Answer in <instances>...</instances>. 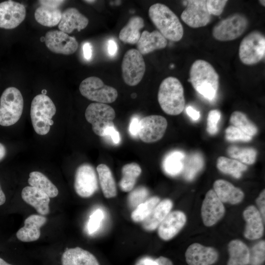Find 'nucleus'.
<instances>
[{"instance_id":"1","label":"nucleus","mask_w":265,"mask_h":265,"mask_svg":"<svg viewBox=\"0 0 265 265\" xmlns=\"http://www.w3.org/2000/svg\"><path fill=\"white\" fill-rule=\"evenodd\" d=\"M198 93L209 100L216 95L219 84V75L208 62L195 60L191 65L188 80Z\"/></svg>"},{"instance_id":"2","label":"nucleus","mask_w":265,"mask_h":265,"mask_svg":"<svg viewBox=\"0 0 265 265\" xmlns=\"http://www.w3.org/2000/svg\"><path fill=\"white\" fill-rule=\"evenodd\" d=\"M148 14L158 30L166 39L177 42L182 38L183 26L177 15L168 6L155 3L150 7Z\"/></svg>"},{"instance_id":"3","label":"nucleus","mask_w":265,"mask_h":265,"mask_svg":"<svg viewBox=\"0 0 265 265\" xmlns=\"http://www.w3.org/2000/svg\"><path fill=\"white\" fill-rule=\"evenodd\" d=\"M158 102L166 114L177 115L184 110L185 104L184 90L180 80L169 77L161 82L158 94Z\"/></svg>"},{"instance_id":"4","label":"nucleus","mask_w":265,"mask_h":265,"mask_svg":"<svg viewBox=\"0 0 265 265\" xmlns=\"http://www.w3.org/2000/svg\"><path fill=\"white\" fill-rule=\"evenodd\" d=\"M56 111L54 103L47 95L39 94L33 98L30 114L33 128L37 134L43 135L49 132Z\"/></svg>"},{"instance_id":"5","label":"nucleus","mask_w":265,"mask_h":265,"mask_svg":"<svg viewBox=\"0 0 265 265\" xmlns=\"http://www.w3.org/2000/svg\"><path fill=\"white\" fill-rule=\"evenodd\" d=\"M23 108L20 91L14 87L5 89L0 98V125L7 127L15 124L21 118Z\"/></svg>"},{"instance_id":"6","label":"nucleus","mask_w":265,"mask_h":265,"mask_svg":"<svg viewBox=\"0 0 265 265\" xmlns=\"http://www.w3.org/2000/svg\"><path fill=\"white\" fill-rule=\"evenodd\" d=\"M265 37L258 30H254L246 35L241 40L238 49L240 61L244 64H257L265 57Z\"/></svg>"},{"instance_id":"7","label":"nucleus","mask_w":265,"mask_h":265,"mask_svg":"<svg viewBox=\"0 0 265 265\" xmlns=\"http://www.w3.org/2000/svg\"><path fill=\"white\" fill-rule=\"evenodd\" d=\"M248 25V19L244 14L234 13L217 23L212 28V35L219 41L233 40L243 33Z\"/></svg>"},{"instance_id":"8","label":"nucleus","mask_w":265,"mask_h":265,"mask_svg":"<svg viewBox=\"0 0 265 265\" xmlns=\"http://www.w3.org/2000/svg\"><path fill=\"white\" fill-rule=\"evenodd\" d=\"M79 90L82 96L96 103H112L118 96L115 88L106 85L101 79L94 76L83 80L80 85Z\"/></svg>"},{"instance_id":"9","label":"nucleus","mask_w":265,"mask_h":265,"mask_svg":"<svg viewBox=\"0 0 265 265\" xmlns=\"http://www.w3.org/2000/svg\"><path fill=\"white\" fill-rule=\"evenodd\" d=\"M85 117L92 125V130L97 135L104 136L105 130L114 125L113 120L115 112L110 106L103 103H93L88 105L85 112Z\"/></svg>"},{"instance_id":"10","label":"nucleus","mask_w":265,"mask_h":265,"mask_svg":"<svg viewBox=\"0 0 265 265\" xmlns=\"http://www.w3.org/2000/svg\"><path fill=\"white\" fill-rule=\"evenodd\" d=\"M122 77L129 86L138 84L145 71V63L142 55L136 50L130 49L125 53L121 64Z\"/></svg>"},{"instance_id":"11","label":"nucleus","mask_w":265,"mask_h":265,"mask_svg":"<svg viewBox=\"0 0 265 265\" xmlns=\"http://www.w3.org/2000/svg\"><path fill=\"white\" fill-rule=\"evenodd\" d=\"M98 187V180L94 167L88 163L80 165L75 175L74 188L82 198L92 196Z\"/></svg>"},{"instance_id":"12","label":"nucleus","mask_w":265,"mask_h":265,"mask_svg":"<svg viewBox=\"0 0 265 265\" xmlns=\"http://www.w3.org/2000/svg\"><path fill=\"white\" fill-rule=\"evenodd\" d=\"M167 127V122L164 117L147 116L140 120L138 135L143 142H155L163 137Z\"/></svg>"},{"instance_id":"13","label":"nucleus","mask_w":265,"mask_h":265,"mask_svg":"<svg viewBox=\"0 0 265 265\" xmlns=\"http://www.w3.org/2000/svg\"><path fill=\"white\" fill-rule=\"evenodd\" d=\"M186 9L181 14L182 21L189 26L198 28L207 25L211 20L206 6L207 0H189L185 1Z\"/></svg>"},{"instance_id":"14","label":"nucleus","mask_w":265,"mask_h":265,"mask_svg":"<svg viewBox=\"0 0 265 265\" xmlns=\"http://www.w3.org/2000/svg\"><path fill=\"white\" fill-rule=\"evenodd\" d=\"M44 38L47 47L56 53L71 54L78 48V42L74 37L60 30L49 31L46 33Z\"/></svg>"},{"instance_id":"15","label":"nucleus","mask_w":265,"mask_h":265,"mask_svg":"<svg viewBox=\"0 0 265 265\" xmlns=\"http://www.w3.org/2000/svg\"><path fill=\"white\" fill-rule=\"evenodd\" d=\"M204 224L207 227L216 224L224 216L225 208L223 203L212 189L206 194L201 209Z\"/></svg>"},{"instance_id":"16","label":"nucleus","mask_w":265,"mask_h":265,"mask_svg":"<svg viewBox=\"0 0 265 265\" xmlns=\"http://www.w3.org/2000/svg\"><path fill=\"white\" fill-rule=\"evenodd\" d=\"M26 16V8L22 3L10 0L0 3V28H14L22 23Z\"/></svg>"},{"instance_id":"17","label":"nucleus","mask_w":265,"mask_h":265,"mask_svg":"<svg viewBox=\"0 0 265 265\" xmlns=\"http://www.w3.org/2000/svg\"><path fill=\"white\" fill-rule=\"evenodd\" d=\"M218 256L215 248L199 243L190 245L185 252L186 261L188 265H212L217 261Z\"/></svg>"},{"instance_id":"18","label":"nucleus","mask_w":265,"mask_h":265,"mask_svg":"<svg viewBox=\"0 0 265 265\" xmlns=\"http://www.w3.org/2000/svg\"><path fill=\"white\" fill-rule=\"evenodd\" d=\"M186 221V215L183 212H170L158 228L159 237L165 241L172 239L182 230Z\"/></svg>"},{"instance_id":"19","label":"nucleus","mask_w":265,"mask_h":265,"mask_svg":"<svg viewBox=\"0 0 265 265\" xmlns=\"http://www.w3.org/2000/svg\"><path fill=\"white\" fill-rule=\"evenodd\" d=\"M243 217L246 222L244 236L247 239L255 240L263 235V219L258 209L253 205L246 207L243 212Z\"/></svg>"},{"instance_id":"20","label":"nucleus","mask_w":265,"mask_h":265,"mask_svg":"<svg viewBox=\"0 0 265 265\" xmlns=\"http://www.w3.org/2000/svg\"><path fill=\"white\" fill-rule=\"evenodd\" d=\"M47 222V218L42 215L32 214L24 221V226L16 233L18 239L23 242H31L39 239L40 228Z\"/></svg>"},{"instance_id":"21","label":"nucleus","mask_w":265,"mask_h":265,"mask_svg":"<svg viewBox=\"0 0 265 265\" xmlns=\"http://www.w3.org/2000/svg\"><path fill=\"white\" fill-rule=\"evenodd\" d=\"M23 200L33 207L42 215L50 212L49 196L43 191L31 186L25 187L21 192Z\"/></svg>"},{"instance_id":"22","label":"nucleus","mask_w":265,"mask_h":265,"mask_svg":"<svg viewBox=\"0 0 265 265\" xmlns=\"http://www.w3.org/2000/svg\"><path fill=\"white\" fill-rule=\"evenodd\" d=\"M89 23L88 19L74 7L65 10L58 24V28L66 33H70L75 29L79 31L85 28Z\"/></svg>"},{"instance_id":"23","label":"nucleus","mask_w":265,"mask_h":265,"mask_svg":"<svg viewBox=\"0 0 265 265\" xmlns=\"http://www.w3.org/2000/svg\"><path fill=\"white\" fill-rule=\"evenodd\" d=\"M213 186L214 191L222 203L236 205L240 203L244 198L243 192L226 180H217Z\"/></svg>"},{"instance_id":"24","label":"nucleus","mask_w":265,"mask_h":265,"mask_svg":"<svg viewBox=\"0 0 265 265\" xmlns=\"http://www.w3.org/2000/svg\"><path fill=\"white\" fill-rule=\"evenodd\" d=\"M167 44V39L158 30L151 32L144 30L136 44V50L142 55H145L155 50L163 49Z\"/></svg>"},{"instance_id":"25","label":"nucleus","mask_w":265,"mask_h":265,"mask_svg":"<svg viewBox=\"0 0 265 265\" xmlns=\"http://www.w3.org/2000/svg\"><path fill=\"white\" fill-rule=\"evenodd\" d=\"M62 265H100L96 257L80 247L67 249L61 257Z\"/></svg>"},{"instance_id":"26","label":"nucleus","mask_w":265,"mask_h":265,"mask_svg":"<svg viewBox=\"0 0 265 265\" xmlns=\"http://www.w3.org/2000/svg\"><path fill=\"white\" fill-rule=\"evenodd\" d=\"M172 207V201L169 199H164L160 201L142 221L143 228L147 231L156 230L170 212Z\"/></svg>"},{"instance_id":"27","label":"nucleus","mask_w":265,"mask_h":265,"mask_svg":"<svg viewBox=\"0 0 265 265\" xmlns=\"http://www.w3.org/2000/svg\"><path fill=\"white\" fill-rule=\"evenodd\" d=\"M144 26V21L142 17L138 16L132 17L121 29L119 39L125 43L137 44L141 34L140 31Z\"/></svg>"},{"instance_id":"28","label":"nucleus","mask_w":265,"mask_h":265,"mask_svg":"<svg viewBox=\"0 0 265 265\" xmlns=\"http://www.w3.org/2000/svg\"><path fill=\"white\" fill-rule=\"evenodd\" d=\"M229 255L227 265H247L249 262V249L242 241L234 239L228 245Z\"/></svg>"},{"instance_id":"29","label":"nucleus","mask_w":265,"mask_h":265,"mask_svg":"<svg viewBox=\"0 0 265 265\" xmlns=\"http://www.w3.org/2000/svg\"><path fill=\"white\" fill-rule=\"evenodd\" d=\"M97 171L104 196L106 198L115 197L117 195L116 185L110 168L105 164H100L97 167Z\"/></svg>"},{"instance_id":"30","label":"nucleus","mask_w":265,"mask_h":265,"mask_svg":"<svg viewBox=\"0 0 265 265\" xmlns=\"http://www.w3.org/2000/svg\"><path fill=\"white\" fill-rule=\"evenodd\" d=\"M62 13L58 8L41 5L36 9L34 17L36 21L41 25L53 27L59 24Z\"/></svg>"},{"instance_id":"31","label":"nucleus","mask_w":265,"mask_h":265,"mask_svg":"<svg viewBox=\"0 0 265 265\" xmlns=\"http://www.w3.org/2000/svg\"><path fill=\"white\" fill-rule=\"evenodd\" d=\"M121 172L122 177L119 183L120 188L124 192H130L141 174V168L137 163L132 162L124 165Z\"/></svg>"},{"instance_id":"32","label":"nucleus","mask_w":265,"mask_h":265,"mask_svg":"<svg viewBox=\"0 0 265 265\" xmlns=\"http://www.w3.org/2000/svg\"><path fill=\"white\" fill-rule=\"evenodd\" d=\"M28 183L30 186L35 187L47 194L50 198L57 196L56 186L42 173L33 171L29 173Z\"/></svg>"},{"instance_id":"33","label":"nucleus","mask_w":265,"mask_h":265,"mask_svg":"<svg viewBox=\"0 0 265 265\" xmlns=\"http://www.w3.org/2000/svg\"><path fill=\"white\" fill-rule=\"evenodd\" d=\"M204 160L202 155L199 152L190 154L184 161L182 172L184 178L188 181L193 180L203 169Z\"/></svg>"},{"instance_id":"34","label":"nucleus","mask_w":265,"mask_h":265,"mask_svg":"<svg viewBox=\"0 0 265 265\" xmlns=\"http://www.w3.org/2000/svg\"><path fill=\"white\" fill-rule=\"evenodd\" d=\"M185 154L182 151H174L169 153L163 161L164 171L168 175L174 176L182 172Z\"/></svg>"},{"instance_id":"35","label":"nucleus","mask_w":265,"mask_h":265,"mask_svg":"<svg viewBox=\"0 0 265 265\" xmlns=\"http://www.w3.org/2000/svg\"><path fill=\"white\" fill-rule=\"evenodd\" d=\"M216 166L222 173L230 174L237 179L239 178L241 176L242 172L247 169L246 165L238 160L223 156L217 159Z\"/></svg>"},{"instance_id":"36","label":"nucleus","mask_w":265,"mask_h":265,"mask_svg":"<svg viewBox=\"0 0 265 265\" xmlns=\"http://www.w3.org/2000/svg\"><path fill=\"white\" fill-rule=\"evenodd\" d=\"M159 202L160 199L157 196H153L147 199L144 202L138 205L132 212L131 213L132 220L135 222L143 221Z\"/></svg>"},{"instance_id":"37","label":"nucleus","mask_w":265,"mask_h":265,"mask_svg":"<svg viewBox=\"0 0 265 265\" xmlns=\"http://www.w3.org/2000/svg\"><path fill=\"white\" fill-rule=\"evenodd\" d=\"M230 122L232 126L251 137L257 132V127L241 111H234L231 115Z\"/></svg>"},{"instance_id":"38","label":"nucleus","mask_w":265,"mask_h":265,"mask_svg":"<svg viewBox=\"0 0 265 265\" xmlns=\"http://www.w3.org/2000/svg\"><path fill=\"white\" fill-rule=\"evenodd\" d=\"M229 156L242 163L253 164L256 159L257 152L253 148H242L237 146H230L227 149Z\"/></svg>"},{"instance_id":"39","label":"nucleus","mask_w":265,"mask_h":265,"mask_svg":"<svg viewBox=\"0 0 265 265\" xmlns=\"http://www.w3.org/2000/svg\"><path fill=\"white\" fill-rule=\"evenodd\" d=\"M265 242L262 240L249 250L250 265H262L265 261Z\"/></svg>"},{"instance_id":"40","label":"nucleus","mask_w":265,"mask_h":265,"mask_svg":"<svg viewBox=\"0 0 265 265\" xmlns=\"http://www.w3.org/2000/svg\"><path fill=\"white\" fill-rule=\"evenodd\" d=\"M149 195L146 187L139 186L132 190L128 195V202L130 207L135 209L138 205L144 202Z\"/></svg>"},{"instance_id":"41","label":"nucleus","mask_w":265,"mask_h":265,"mask_svg":"<svg viewBox=\"0 0 265 265\" xmlns=\"http://www.w3.org/2000/svg\"><path fill=\"white\" fill-rule=\"evenodd\" d=\"M225 138L229 141H249L252 137L246 134L237 128L231 125L225 130Z\"/></svg>"},{"instance_id":"42","label":"nucleus","mask_w":265,"mask_h":265,"mask_svg":"<svg viewBox=\"0 0 265 265\" xmlns=\"http://www.w3.org/2000/svg\"><path fill=\"white\" fill-rule=\"evenodd\" d=\"M221 118V113L217 109L209 111L207 117L208 132L211 135L215 134L218 131V122Z\"/></svg>"},{"instance_id":"43","label":"nucleus","mask_w":265,"mask_h":265,"mask_svg":"<svg viewBox=\"0 0 265 265\" xmlns=\"http://www.w3.org/2000/svg\"><path fill=\"white\" fill-rule=\"evenodd\" d=\"M103 218L104 214L100 209L96 210L92 213L87 224V229L89 233H93L98 229Z\"/></svg>"},{"instance_id":"44","label":"nucleus","mask_w":265,"mask_h":265,"mask_svg":"<svg viewBox=\"0 0 265 265\" xmlns=\"http://www.w3.org/2000/svg\"><path fill=\"white\" fill-rule=\"evenodd\" d=\"M227 2V0H207L206 6L209 14L211 15H220L223 12Z\"/></svg>"},{"instance_id":"45","label":"nucleus","mask_w":265,"mask_h":265,"mask_svg":"<svg viewBox=\"0 0 265 265\" xmlns=\"http://www.w3.org/2000/svg\"><path fill=\"white\" fill-rule=\"evenodd\" d=\"M109 136L114 144H117L120 142L119 133L114 125L109 126L105 130L104 136Z\"/></svg>"},{"instance_id":"46","label":"nucleus","mask_w":265,"mask_h":265,"mask_svg":"<svg viewBox=\"0 0 265 265\" xmlns=\"http://www.w3.org/2000/svg\"><path fill=\"white\" fill-rule=\"evenodd\" d=\"M265 190L264 189L260 193L259 196L257 198L256 200V203L259 208V211L260 212L263 219L265 221Z\"/></svg>"},{"instance_id":"47","label":"nucleus","mask_w":265,"mask_h":265,"mask_svg":"<svg viewBox=\"0 0 265 265\" xmlns=\"http://www.w3.org/2000/svg\"><path fill=\"white\" fill-rule=\"evenodd\" d=\"M140 120L137 116L133 117L130 122L129 131L130 134L136 137L138 135Z\"/></svg>"},{"instance_id":"48","label":"nucleus","mask_w":265,"mask_h":265,"mask_svg":"<svg viewBox=\"0 0 265 265\" xmlns=\"http://www.w3.org/2000/svg\"><path fill=\"white\" fill-rule=\"evenodd\" d=\"M148 265H173V264L169 258L160 256L154 260H150Z\"/></svg>"},{"instance_id":"49","label":"nucleus","mask_w":265,"mask_h":265,"mask_svg":"<svg viewBox=\"0 0 265 265\" xmlns=\"http://www.w3.org/2000/svg\"><path fill=\"white\" fill-rule=\"evenodd\" d=\"M41 5H44L53 8H58L64 2V0H39Z\"/></svg>"},{"instance_id":"50","label":"nucleus","mask_w":265,"mask_h":265,"mask_svg":"<svg viewBox=\"0 0 265 265\" xmlns=\"http://www.w3.org/2000/svg\"><path fill=\"white\" fill-rule=\"evenodd\" d=\"M83 53L84 58L89 60L92 55V47L91 44L89 42H85L83 45Z\"/></svg>"},{"instance_id":"51","label":"nucleus","mask_w":265,"mask_h":265,"mask_svg":"<svg viewBox=\"0 0 265 265\" xmlns=\"http://www.w3.org/2000/svg\"><path fill=\"white\" fill-rule=\"evenodd\" d=\"M117 45L113 40H109L108 42V53L110 56H114L117 53Z\"/></svg>"},{"instance_id":"52","label":"nucleus","mask_w":265,"mask_h":265,"mask_svg":"<svg viewBox=\"0 0 265 265\" xmlns=\"http://www.w3.org/2000/svg\"><path fill=\"white\" fill-rule=\"evenodd\" d=\"M187 115L193 120H197L199 119L200 114L198 111L194 109L192 106H188L186 108Z\"/></svg>"},{"instance_id":"53","label":"nucleus","mask_w":265,"mask_h":265,"mask_svg":"<svg viewBox=\"0 0 265 265\" xmlns=\"http://www.w3.org/2000/svg\"><path fill=\"white\" fill-rule=\"evenodd\" d=\"M6 155V149L5 146L0 143V161L2 160Z\"/></svg>"},{"instance_id":"54","label":"nucleus","mask_w":265,"mask_h":265,"mask_svg":"<svg viewBox=\"0 0 265 265\" xmlns=\"http://www.w3.org/2000/svg\"><path fill=\"white\" fill-rule=\"evenodd\" d=\"M6 201L5 195L1 188L0 185V206L4 204Z\"/></svg>"},{"instance_id":"55","label":"nucleus","mask_w":265,"mask_h":265,"mask_svg":"<svg viewBox=\"0 0 265 265\" xmlns=\"http://www.w3.org/2000/svg\"><path fill=\"white\" fill-rule=\"evenodd\" d=\"M0 265H11L5 262L3 259L0 258Z\"/></svg>"},{"instance_id":"56","label":"nucleus","mask_w":265,"mask_h":265,"mask_svg":"<svg viewBox=\"0 0 265 265\" xmlns=\"http://www.w3.org/2000/svg\"><path fill=\"white\" fill-rule=\"evenodd\" d=\"M260 3L264 6L265 5V0H259Z\"/></svg>"},{"instance_id":"57","label":"nucleus","mask_w":265,"mask_h":265,"mask_svg":"<svg viewBox=\"0 0 265 265\" xmlns=\"http://www.w3.org/2000/svg\"><path fill=\"white\" fill-rule=\"evenodd\" d=\"M46 92L47 91L46 90H43L42 91V94L46 95Z\"/></svg>"},{"instance_id":"58","label":"nucleus","mask_w":265,"mask_h":265,"mask_svg":"<svg viewBox=\"0 0 265 265\" xmlns=\"http://www.w3.org/2000/svg\"><path fill=\"white\" fill-rule=\"evenodd\" d=\"M136 96V94H135V93H133V94L132 95V97L133 98H135Z\"/></svg>"},{"instance_id":"59","label":"nucleus","mask_w":265,"mask_h":265,"mask_svg":"<svg viewBox=\"0 0 265 265\" xmlns=\"http://www.w3.org/2000/svg\"><path fill=\"white\" fill-rule=\"evenodd\" d=\"M85 2H93L95 1V0H85Z\"/></svg>"}]
</instances>
